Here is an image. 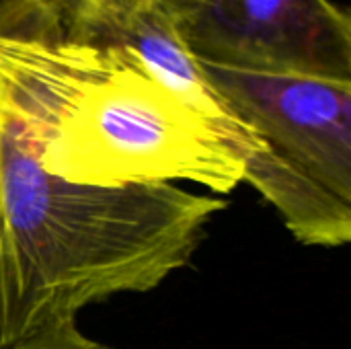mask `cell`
Segmentation results:
<instances>
[{"label":"cell","mask_w":351,"mask_h":349,"mask_svg":"<svg viewBox=\"0 0 351 349\" xmlns=\"http://www.w3.org/2000/svg\"><path fill=\"white\" fill-rule=\"evenodd\" d=\"M226 206L177 183L62 181L0 121V349L88 304L158 288Z\"/></svg>","instance_id":"obj_2"},{"label":"cell","mask_w":351,"mask_h":349,"mask_svg":"<svg viewBox=\"0 0 351 349\" xmlns=\"http://www.w3.org/2000/svg\"><path fill=\"white\" fill-rule=\"evenodd\" d=\"M202 66L276 156L351 202V80Z\"/></svg>","instance_id":"obj_4"},{"label":"cell","mask_w":351,"mask_h":349,"mask_svg":"<svg viewBox=\"0 0 351 349\" xmlns=\"http://www.w3.org/2000/svg\"><path fill=\"white\" fill-rule=\"evenodd\" d=\"M175 19L204 64L351 80V19L331 0H195Z\"/></svg>","instance_id":"obj_3"},{"label":"cell","mask_w":351,"mask_h":349,"mask_svg":"<svg viewBox=\"0 0 351 349\" xmlns=\"http://www.w3.org/2000/svg\"><path fill=\"white\" fill-rule=\"evenodd\" d=\"M45 27H0V121L51 177L90 187L189 181L230 193L245 163L125 47Z\"/></svg>","instance_id":"obj_1"},{"label":"cell","mask_w":351,"mask_h":349,"mask_svg":"<svg viewBox=\"0 0 351 349\" xmlns=\"http://www.w3.org/2000/svg\"><path fill=\"white\" fill-rule=\"evenodd\" d=\"M64 21L82 37L132 51L171 95L212 125L243 160L261 146V140L216 91L169 10L142 0H80L64 14Z\"/></svg>","instance_id":"obj_5"},{"label":"cell","mask_w":351,"mask_h":349,"mask_svg":"<svg viewBox=\"0 0 351 349\" xmlns=\"http://www.w3.org/2000/svg\"><path fill=\"white\" fill-rule=\"evenodd\" d=\"M142 2H154V4H158L160 8L169 10L173 16H177V14H181L187 6H191L195 0H142Z\"/></svg>","instance_id":"obj_9"},{"label":"cell","mask_w":351,"mask_h":349,"mask_svg":"<svg viewBox=\"0 0 351 349\" xmlns=\"http://www.w3.org/2000/svg\"><path fill=\"white\" fill-rule=\"evenodd\" d=\"M2 349H111L105 344H99L86 337L76 319H64L43 325L41 329L8 344Z\"/></svg>","instance_id":"obj_7"},{"label":"cell","mask_w":351,"mask_h":349,"mask_svg":"<svg viewBox=\"0 0 351 349\" xmlns=\"http://www.w3.org/2000/svg\"><path fill=\"white\" fill-rule=\"evenodd\" d=\"M0 2H2V0H0Z\"/></svg>","instance_id":"obj_10"},{"label":"cell","mask_w":351,"mask_h":349,"mask_svg":"<svg viewBox=\"0 0 351 349\" xmlns=\"http://www.w3.org/2000/svg\"><path fill=\"white\" fill-rule=\"evenodd\" d=\"M19 4L33 8V10H49V12H60L66 14L70 12L80 0H16Z\"/></svg>","instance_id":"obj_8"},{"label":"cell","mask_w":351,"mask_h":349,"mask_svg":"<svg viewBox=\"0 0 351 349\" xmlns=\"http://www.w3.org/2000/svg\"><path fill=\"white\" fill-rule=\"evenodd\" d=\"M243 163V183L253 185L278 210L298 243L329 249L350 243L351 202L284 163L263 142Z\"/></svg>","instance_id":"obj_6"}]
</instances>
